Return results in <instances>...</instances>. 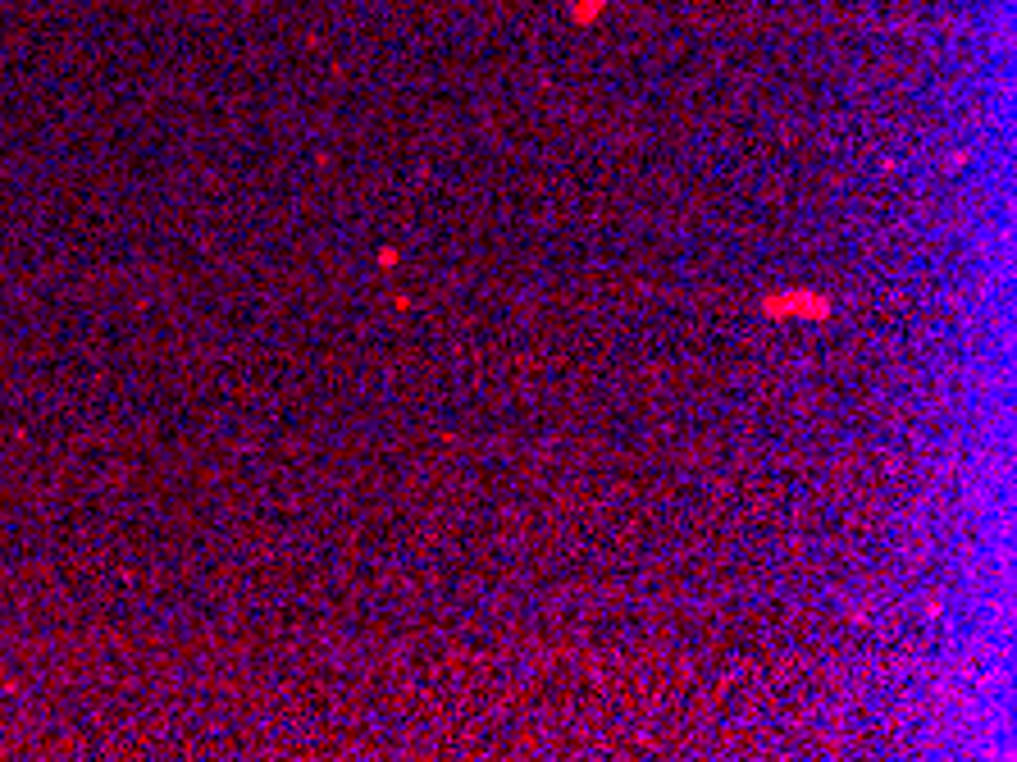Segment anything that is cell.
Here are the masks:
<instances>
[{
  "mask_svg": "<svg viewBox=\"0 0 1017 762\" xmlns=\"http://www.w3.org/2000/svg\"><path fill=\"white\" fill-rule=\"evenodd\" d=\"M607 10V0H575V23H593Z\"/></svg>",
  "mask_w": 1017,
  "mask_h": 762,
  "instance_id": "cell-2",
  "label": "cell"
},
{
  "mask_svg": "<svg viewBox=\"0 0 1017 762\" xmlns=\"http://www.w3.org/2000/svg\"><path fill=\"white\" fill-rule=\"evenodd\" d=\"M762 311L771 320H826L831 315V297L808 293V288H789V293H771L762 302Z\"/></svg>",
  "mask_w": 1017,
  "mask_h": 762,
  "instance_id": "cell-1",
  "label": "cell"
}]
</instances>
